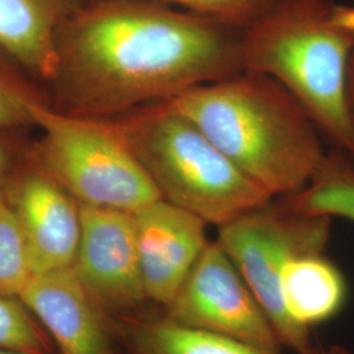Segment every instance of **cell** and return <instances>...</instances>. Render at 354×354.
<instances>
[{
    "instance_id": "cell-1",
    "label": "cell",
    "mask_w": 354,
    "mask_h": 354,
    "mask_svg": "<svg viewBox=\"0 0 354 354\" xmlns=\"http://www.w3.org/2000/svg\"><path fill=\"white\" fill-rule=\"evenodd\" d=\"M243 71L241 29L155 0L82 3L58 33L64 112L111 118Z\"/></svg>"
},
{
    "instance_id": "cell-2",
    "label": "cell",
    "mask_w": 354,
    "mask_h": 354,
    "mask_svg": "<svg viewBox=\"0 0 354 354\" xmlns=\"http://www.w3.org/2000/svg\"><path fill=\"white\" fill-rule=\"evenodd\" d=\"M167 102L272 197L304 189L327 156L313 118L272 76L243 70Z\"/></svg>"
},
{
    "instance_id": "cell-3",
    "label": "cell",
    "mask_w": 354,
    "mask_h": 354,
    "mask_svg": "<svg viewBox=\"0 0 354 354\" xmlns=\"http://www.w3.org/2000/svg\"><path fill=\"white\" fill-rule=\"evenodd\" d=\"M354 33L330 0H272L241 29L243 70L274 77L302 104L322 137L354 159L345 83Z\"/></svg>"
},
{
    "instance_id": "cell-4",
    "label": "cell",
    "mask_w": 354,
    "mask_h": 354,
    "mask_svg": "<svg viewBox=\"0 0 354 354\" xmlns=\"http://www.w3.org/2000/svg\"><path fill=\"white\" fill-rule=\"evenodd\" d=\"M162 198L221 227L272 197L168 102L115 118Z\"/></svg>"
},
{
    "instance_id": "cell-5",
    "label": "cell",
    "mask_w": 354,
    "mask_h": 354,
    "mask_svg": "<svg viewBox=\"0 0 354 354\" xmlns=\"http://www.w3.org/2000/svg\"><path fill=\"white\" fill-rule=\"evenodd\" d=\"M42 130L36 165L82 205L137 213L162 198L115 120L89 118L29 102Z\"/></svg>"
},
{
    "instance_id": "cell-6",
    "label": "cell",
    "mask_w": 354,
    "mask_h": 354,
    "mask_svg": "<svg viewBox=\"0 0 354 354\" xmlns=\"http://www.w3.org/2000/svg\"><path fill=\"white\" fill-rule=\"evenodd\" d=\"M330 236V218L306 214L286 197H274L218 227L215 241L227 253L263 307L282 345L295 354L313 344L295 328L279 299V274L286 263L304 253L324 252Z\"/></svg>"
},
{
    "instance_id": "cell-7",
    "label": "cell",
    "mask_w": 354,
    "mask_h": 354,
    "mask_svg": "<svg viewBox=\"0 0 354 354\" xmlns=\"http://www.w3.org/2000/svg\"><path fill=\"white\" fill-rule=\"evenodd\" d=\"M165 310V320L177 326L226 336L274 352H279L282 345L241 272L215 241L205 248Z\"/></svg>"
},
{
    "instance_id": "cell-8",
    "label": "cell",
    "mask_w": 354,
    "mask_h": 354,
    "mask_svg": "<svg viewBox=\"0 0 354 354\" xmlns=\"http://www.w3.org/2000/svg\"><path fill=\"white\" fill-rule=\"evenodd\" d=\"M80 205L74 270L102 308L127 310L147 299L140 273L134 214Z\"/></svg>"
},
{
    "instance_id": "cell-9",
    "label": "cell",
    "mask_w": 354,
    "mask_h": 354,
    "mask_svg": "<svg viewBox=\"0 0 354 354\" xmlns=\"http://www.w3.org/2000/svg\"><path fill=\"white\" fill-rule=\"evenodd\" d=\"M21 228L33 274L73 268L80 241V205L36 163L4 190Z\"/></svg>"
},
{
    "instance_id": "cell-10",
    "label": "cell",
    "mask_w": 354,
    "mask_h": 354,
    "mask_svg": "<svg viewBox=\"0 0 354 354\" xmlns=\"http://www.w3.org/2000/svg\"><path fill=\"white\" fill-rule=\"evenodd\" d=\"M133 214L147 299L165 307L209 245L207 223L163 198Z\"/></svg>"
},
{
    "instance_id": "cell-11",
    "label": "cell",
    "mask_w": 354,
    "mask_h": 354,
    "mask_svg": "<svg viewBox=\"0 0 354 354\" xmlns=\"http://www.w3.org/2000/svg\"><path fill=\"white\" fill-rule=\"evenodd\" d=\"M17 299L50 333L62 354H113L104 308L74 268L33 274Z\"/></svg>"
},
{
    "instance_id": "cell-12",
    "label": "cell",
    "mask_w": 354,
    "mask_h": 354,
    "mask_svg": "<svg viewBox=\"0 0 354 354\" xmlns=\"http://www.w3.org/2000/svg\"><path fill=\"white\" fill-rule=\"evenodd\" d=\"M83 0H0V50L33 74L53 80L58 33Z\"/></svg>"
},
{
    "instance_id": "cell-13",
    "label": "cell",
    "mask_w": 354,
    "mask_h": 354,
    "mask_svg": "<svg viewBox=\"0 0 354 354\" xmlns=\"http://www.w3.org/2000/svg\"><path fill=\"white\" fill-rule=\"evenodd\" d=\"M279 291L291 324L310 336L313 327L328 322L342 311L348 286L342 270L324 252L304 253L283 266Z\"/></svg>"
},
{
    "instance_id": "cell-14",
    "label": "cell",
    "mask_w": 354,
    "mask_h": 354,
    "mask_svg": "<svg viewBox=\"0 0 354 354\" xmlns=\"http://www.w3.org/2000/svg\"><path fill=\"white\" fill-rule=\"evenodd\" d=\"M131 348L133 354H279L226 336L177 326L165 317L136 327Z\"/></svg>"
},
{
    "instance_id": "cell-15",
    "label": "cell",
    "mask_w": 354,
    "mask_h": 354,
    "mask_svg": "<svg viewBox=\"0 0 354 354\" xmlns=\"http://www.w3.org/2000/svg\"><path fill=\"white\" fill-rule=\"evenodd\" d=\"M299 212L339 216L354 223V165L352 158L335 150L304 189L286 197Z\"/></svg>"
},
{
    "instance_id": "cell-16",
    "label": "cell",
    "mask_w": 354,
    "mask_h": 354,
    "mask_svg": "<svg viewBox=\"0 0 354 354\" xmlns=\"http://www.w3.org/2000/svg\"><path fill=\"white\" fill-rule=\"evenodd\" d=\"M32 276L21 228L4 190L0 189V295L17 298Z\"/></svg>"
},
{
    "instance_id": "cell-17",
    "label": "cell",
    "mask_w": 354,
    "mask_h": 354,
    "mask_svg": "<svg viewBox=\"0 0 354 354\" xmlns=\"http://www.w3.org/2000/svg\"><path fill=\"white\" fill-rule=\"evenodd\" d=\"M0 346L29 354L48 349L36 319L17 298L0 295Z\"/></svg>"
},
{
    "instance_id": "cell-18",
    "label": "cell",
    "mask_w": 354,
    "mask_h": 354,
    "mask_svg": "<svg viewBox=\"0 0 354 354\" xmlns=\"http://www.w3.org/2000/svg\"><path fill=\"white\" fill-rule=\"evenodd\" d=\"M174 3L189 12L244 29L266 11L272 0H155Z\"/></svg>"
},
{
    "instance_id": "cell-19",
    "label": "cell",
    "mask_w": 354,
    "mask_h": 354,
    "mask_svg": "<svg viewBox=\"0 0 354 354\" xmlns=\"http://www.w3.org/2000/svg\"><path fill=\"white\" fill-rule=\"evenodd\" d=\"M33 97L0 74V129L33 124L29 102Z\"/></svg>"
},
{
    "instance_id": "cell-20",
    "label": "cell",
    "mask_w": 354,
    "mask_h": 354,
    "mask_svg": "<svg viewBox=\"0 0 354 354\" xmlns=\"http://www.w3.org/2000/svg\"><path fill=\"white\" fill-rule=\"evenodd\" d=\"M345 104L348 114L354 125V49L349 58L348 71H346V83H345Z\"/></svg>"
},
{
    "instance_id": "cell-21",
    "label": "cell",
    "mask_w": 354,
    "mask_h": 354,
    "mask_svg": "<svg viewBox=\"0 0 354 354\" xmlns=\"http://www.w3.org/2000/svg\"><path fill=\"white\" fill-rule=\"evenodd\" d=\"M10 165H11V152L8 146L0 140V187L10 169Z\"/></svg>"
},
{
    "instance_id": "cell-22",
    "label": "cell",
    "mask_w": 354,
    "mask_h": 354,
    "mask_svg": "<svg viewBox=\"0 0 354 354\" xmlns=\"http://www.w3.org/2000/svg\"><path fill=\"white\" fill-rule=\"evenodd\" d=\"M301 354H352L346 348L340 346V345H330L328 348H322V346H314L311 345L307 351H304Z\"/></svg>"
},
{
    "instance_id": "cell-23",
    "label": "cell",
    "mask_w": 354,
    "mask_h": 354,
    "mask_svg": "<svg viewBox=\"0 0 354 354\" xmlns=\"http://www.w3.org/2000/svg\"><path fill=\"white\" fill-rule=\"evenodd\" d=\"M0 354H29L26 352H19V351H13V349H8V348H1L0 346Z\"/></svg>"
}]
</instances>
